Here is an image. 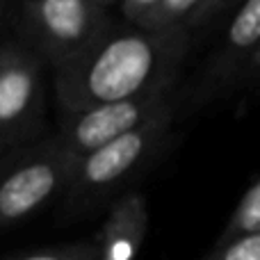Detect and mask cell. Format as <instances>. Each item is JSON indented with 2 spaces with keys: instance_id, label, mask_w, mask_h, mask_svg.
Here are the masks:
<instances>
[{
  "instance_id": "cell-1",
  "label": "cell",
  "mask_w": 260,
  "mask_h": 260,
  "mask_svg": "<svg viewBox=\"0 0 260 260\" xmlns=\"http://www.w3.org/2000/svg\"><path fill=\"white\" fill-rule=\"evenodd\" d=\"M185 48V30L121 32L105 39L71 69L73 80L62 91L76 96V110L119 103L165 87L162 73Z\"/></svg>"
},
{
  "instance_id": "cell-2",
  "label": "cell",
  "mask_w": 260,
  "mask_h": 260,
  "mask_svg": "<svg viewBox=\"0 0 260 260\" xmlns=\"http://www.w3.org/2000/svg\"><path fill=\"white\" fill-rule=\"evenodd\" d=\"M160 89L151 94L137 96L130 101H119V103H105L94 105L78 114V119L71 123L69 133V151L76 155H89V153L103 148L105 144L142 128L153 117L160 114L162 108Z\"/></svg>"
},
{
  "instance_id": "cell-3",
  "label": "cell",
  "mask_w": 260,
  "mask_h": 260,
  "mask_svg": "<svg viewBox=\"0 0 260 260\" xmlns=\"http://www.w3.org/2000/svg\"><path fill=\"white\" fill-rule=\"evenodd\" d=\"M260 50V0H244L229 23L224 44L210 62L206 73L203 94L217 96L229 91L247 76L253 57Z\"/></svg>"
},
{
  "instance_id": "cell-4",
  "label": "cell",
  "mask_w": 260,
  "mask_h": 260,
  "mask_svg": "<svg viewBox=\"0 0 260 260\" xmlns=\"http://www.w3.org/2000/svg\"><path fill=\"white\" fill-rule=\"evenodd\" d=\"M169 117L165 112L153 117L142 128L105 144L103 148L89 153L82 157L80 169H78V183L87 189H103L121 180L126 174L142 162V157L148 153L153 142L160 139L162 128L167 126Z\"/></svg>"
},
{
  "instance_id": "cell-5",
  "label": "cell",
  "mask_w": 260,
  "mask_h": 260,
  "mask_svg": "<svg viewBox=\"0 0 260 260\" xmlns=\"http://www.w3.org/2000/svg\"><path fill=\"white\" fill-rule=\"evenodd\" d=\"M59 171L50 162L18 167L0 183V226L30 215L55 192Z\"/></svg>"
},
{
  "instance_id": "cell-6",
  "label": "cell",
  "mask_w": 260,
  "mask_h": 260,
  "mask_svg": "<svg viewBox=\"0 0 260 260\" xmlns=\"http://www.w3.org/2000/svg\"><path fill=\"white\" fill-rule=\"evenodd\" d=\"M94 7L89 0H39L37 25L53 48H76L89 37Z\"/></svg>"
},
{
  "instance_id": "cell-7",
  "label": "cell",
  "mask_w": 260,
  "mask_h": 260,
  "mask_svg": "<svg viewBox=\"0 0 260 260\" xmlns=\"http://www.w3.org/2000/svg\"><path fill=\"white\" fill-rule=\"evenodd\" d=\"M144 233V212L139 203H126L119 212H114L112 221L105 231V244L101 260H130L137 251Z\"/></svg>"
},
{
  "instance_id": "cell-8",
  "label": "cell",
  "mask_w": 260,
  "mask_h": 260,
  "mask_svg": "<svg viewBox=\"0 0 260 260\" xmlns=\"http://www.w3.org/2000/svg\"><path fill=\"white\" fill-rule=\"evenodd\" d=\"M35 73L23 62L0 67V123H12L30 108Z\"/></svg>"
},
{
  "instance_id": "cell-9",
  "label": "cell",
  "mask_w": 260,
  "mask_h": 260,
  "mask_svg": "<svg viewBox=\"0 0 260 260\" xmlns=\"http://www.w3.org/2000/svg\"><path fill=\"white\" fill-rule=\"evenodd\" d=\"M203 0H160L155 7L148 14H144L139 18V25L142 30H151V32H162V30H171L178 23L187 21L194 16L199 7H201Z\"/></svg>"
},
{
  "instance_id": "cell-10",
  "label": "cell",
  "mask_w": 260,
  "mask_h": 260,
  "mask_svg": "<svg viewBox=\"0 0 260 260\" xmlns=\"http://www.w3.org/2000/svg\"><path fill=\"white\" fill-rule=\"evenodd\" d=\"M249 233H260V180L251 185V189L238 203L233 217L229 219L224 233H221L219 242H229V240H235L240 235H249Z\"/></svg>"
},
{
  "instance_id": "cell-11",
  "label": "cell",
  "mask_w": 260,
  "mask_h": 260,
  "mask_svg": "<svg viewBox=\"0 0 260 260\" xmlns=\"http://www.w3.org/2000/svg\"><path fill=\"white\" fill-rule=\"evenodd\" d=\"M203 260H260V233L219 242Z\"/></svg>"
},
{
  "instance_id": "cell-12",
  "label": "cell",
  "mask_w": 260,
  "mask_h": 260,
  "mask_svg": "<svg viewBox=\"0 0 260 260\" xmlns=\"http://www.w3.org/2000/svg\"><path fill=\"white\" fill-rule=\"evenodd\" d=\"M23 260H101V251L94 247H78L69 251H53V253H35Z\"/></svg>"
},
{
  "instance_id": "cell-13",
  "label": "cell",
  "mask_w": 260,
  "mask_h": 260,
  "mask_svg": "<svg viewBox=\"0 0 260 260\" xmlns=\"http://www.w3.org/2000/svg\"><path fill=\"white\" fill-rule=\"evenodd\" d=\"M231 0H203L201 7L194 12V16L187 21V27H199V25H206V23H210L212 18H217L221 12H224V7L229 5Z\"/></svg>"
},
{
  "instance_id": "cell-14",
  "label": "cell",
  "mask_w": 260,
  "mask_h": 260,
  "mask_svg": "<svg viewBox=\"0 0 260 260\" xmlns=\"http://www.w3.org/2000/svg\"><path fill=\"white\" fill-rule=\"evenodd\" d=\"M160 0H123V12L128 14V18L139 21L144 14H148Z\"/></svg>"
},
{
  "instance_id": "cell-15",
  "label": "cell",
  "mask_w": 260,
  "mask_h": 260,
  "mask_svg": "<svg viewBox=\"0 0 260 260\" xmlns=\"http://www.w3.org/2000/svg\"><path fill=\"white\" fill-rule=\"evenodd\" d=\"M247 82L249 85H253V87H258L260 85V50H258V55L253 57V62H251V67H249V71H247Z\"/></svg>"
},
{
  "instance_id": "cell-16",
  "label": "cell",
  "mask_w": 260,
  "mask_h": 260,
  "mask_svg": "<svg viewBox=\"0 0 260 260\" xmlns=\"http://www.w3.org/2000/svg\"><path fill=\"white\" fill-rule=\"evenodd\" d=\"M37 3H39V0H37Z\"/></svg>"
}]
</instances>
